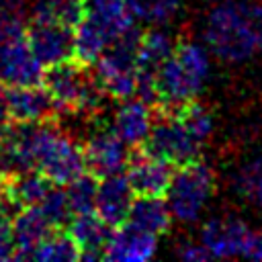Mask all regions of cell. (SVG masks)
Listing matches in <instances>:
<instances>
[{"mask_svg": "<svg viewBox=\"0 0 262 262\" xmlns=\"http://www.w3.org/2000/svg\"><path fill=\"white\" fill-rule=\"evenodd\" d=\"M205 43L223 61H248L262 51V2L221 0L205 20Z\"/></svg>", "mask_w": 262, "mask_h": 262, "instance_id": "obj_1", "label": "cell"}, {"mask_svg": "<svg viewBox=\"0 0 262 262\" xmlns=\"http://www.w3.org/2000/svg\"><path fill=\"white\" fill-rule=\"evenodd\" d=\"M211 72L209 49L182 41L154 76V102L164 111L186 104L199 96Z\"/></svg>", "mask_w": 262, "mask_h": 262, "instance_id": "obj_2", "label": "cell"}, {"mask_svg": "<svg viewBox=\"0 0 262 262\" xmlns=\"http://www.w3.org/2000/svg\"><path fill=\"white\" fill-rule=\"evenodd\" d=\"M43 86L59 113H92L106 96L94 74H88V68L74 57L49 66L43 74Z\"/></svg>", "mask_w": 262, "mask_h": 262, "instance_id": "obj_3", "label": "cell"}, {"mask_svg": "<svg viewBox=\"0 0 262 262\" xmlns=\"http://www.w3.org/2000/svg\"><path fill=\"white\" fill-rule=\"evenodd\" d=\"M35 162L37 170L57 186H68L86 172L84 147L59 131L53 119L35 125Z\"/></svg>", "mask_w": 262, "mask_h": 262, "instance_id": "obj_4", "label": "cell"}, {"mask_svg": "<svg viewBox=\"0 0 262 262\" xmlns=\"http://www.w3.org/2000/svg\"><path fill=\"white\" fill-rule=\"evenodd\" d=\"M141 33L133 27L119 39H115L104 53L94 61V78L106 96L115 100H127L137 94V47Z\"/></svg>", "mask_w": 262, "mask_h": 262, "instance_id": "obj_5", "label": "cell"}, {"mask_svg": "<svg viewBox=\"0 0 262 262\" xmlns=\"http://www.w3.org/2000/svg\"><path fill=\"white\" fill-rule=\"evenodd\" d=\"M213 192V174L207 164L192 160L180 164L166 190V203L178 221H194Z\"/></svg>", "mask_w": 262, "mask_h": 262, "instance_id": "obj_6", "label": "cell"}, {"mask_svg": "<svg viewBox=\"0 0 262 262\" xmlns=\"http://www.w3.org/2000/svg\"><path fill=\"white\" fill-rule=\"evenodd\" d=\"M203 143L205 141L196 133H192L174 111H164V115L154 121V127L147 139L143 141L141 149L180 166L199 160Z\"/></svg>", "mask_w": 262, "mask_h": 262, "instance_id": "obj_7", "label": "cell"}, {"mask_svg": "<svg viewBox=\"0 0 262 262\" xmlns=\"http://www.w3.org/2000/svg\"><path fill=\"white\" fill-rule=\"evenodd\" d=\"M45 66L31 51L27 37L18 35L0 45V86H37L43 84Z\"/></svg>", "mask_w": 262, "mask_h": 262, "instance_id": "obj_8", "label": "cell"}, {"mask_svg": "<svg viewBox=\"0 0 262 262\" xmlns=\"http://www.w3.org/2000/svg\"><path fill=\"white\" fill-rule=\"evenodd\" d=\"M25 37L45 68L74 57V29L57 20H29Z\"/></svg>", "mask_w": 262, "mask_h": 262, "instance_id": "obj_9", "label": "cell"}, {"mask_svg": "<svg viewBox=\"0 0 262 262\" xmlns=\"http://www.w3.org/2000/svg\"><path fill=\"white\" fill-rule=\"evenodd\" d=\"M127 147L129 145L123 143L113 133V129L92 133L84 143L86 170L92 172L96 178H106V176L125 172L131 156Z\"/></svg>", "mask_w": 262, "mask_h": 262, "instance_id": "obj_10", "label": "cell"}, {"mask_svg": "<svg viewBox=\"0 0 262 262\" xmlns=\"http://www.w3.org/2000/svg\"><path fill=\"white\" fill-rule=\"evenodd\" d=\"M127 180L135 194L139 196H164L172 180V164L164 158L139 149L129 156Z\"/></svg>", "mask_w": 262, "mask_h": 262, "instance_id": "obj_11", "label": "cell"}, {"mask_svg": "<svg viewBox=\"0 0 262 262\" xmlns=\"http://www.w3.org/2000/svg\"><path fill=\"white\" fill-rule=\"evenodd\" d=\"M6 106L14 123H41L59 115L51 94L43 86H10L4 88Z\"/></svg>", "mask_w": 262, "mask_h": 262, "instance_id": "obj_12", "label": "cell"}, {"mask_svg": "<svg viewBox=\"0 0 262 262\" xmlns=\"http://www.w3.org/2000/svg\"><path fill=\"white\" fill-rule=\"evenodd\" d=\"M158 235L149 233L129 221L113 227L106 248L104 260L115 262H145L156 254Z\"/></svg>", "mask_w": 262, "mask_h": 262, "instance_id": "obj_13", "label": "cell"}, {"mask_svg": "<svg viewBox=\"0 0 262 262\" xmlns=\"http://www.w3.org/2000/svg\"><path fill=\"white\" fill-rule=\"evenodd\" d=\"M250 233L252 229L237 219H211L201 229V244L211 258H242Z\"/></svg>", "mask_w": 262, "mask_h": 262, "instance_id": "obj_14", "label": "cell"}, {"mask_svg": "<svg viewBox=\"0 0 262 262\" xmlns=\"http://www.w3.org/2000/svg\"><path fill=\"white\" fill-rule=\"evenodd\" d=\"M55 231L49 219L43 215L39 205L23 207L12 219V237H14V258L27 260L35 256V250Z\"/></svg>", "mask_w": 262, "mask_h": 262, "instance_id": "obj_15", "label": "cell"}, {"mask_svg": "<svg viewBox=\"0 0 262 262\" xmlns=\"http://www.w3.org/2000/svg\"><path fill=\"white\" fill-rule=\"evenodd\" d=\"M154 121L156 119L149 102H145L143 98H127L121 100V106L115 111L111 129L123 143H127L129 147H137L147 139Z\"/></svg>", "mask_w": 262, "mask_h": 262, "instance_id": "obj_16", "label": "cell"}, {"mask_svg": "<svg viewBox=\"0 0 262 262\" xmlns=\"http://www.w3.org/2000/svg\"><path fill=\"white\" fill-rule=\"evenodd\" d=\"M135 199V192L127 180V174H113L106 178H100L98 192H96V213L111 225L117 227L127 221L131 203Z\"/></svg>", "mask_w": 262, "mask_h": 262, "instance_id": "obj_17", "label": "cell"}, {"mask_svg": "<svg viewBox=\"0 0 262 262\" xmlns=\"http://www.w3.org/2000/svg\"><path fill=\"white\" fill-rule=\"evenodd\" d=\"M66 229L80 246V260L104 258V248H106L113 227L96 211L74 215Z\"/></svg>", "mask_w": 262, "mask_h": 262, "instance_id": "obj_18", "label": "cell"}, {"mask_svg": "<svg viewBox=\"0 0 262 262\" xmlns=\"http://www.w3.org/2000/svg\"><path fill=\"white\" fill-rule=\"evenodd\" d=\"M86 16L94 20L113 41L135 27L127 0H86Z\"/></svg>", "mask_w": 262, "mask_h": 262, "instance_id": "obj_19", "label": "cell"}, {"mask_svg": "<svg viewBox=\"0 0 262 262\" xmlns=\"http://www.w3.org/2000/svg\"><path fill=\"white\" fill-rule=\"evenodd\" d=\"M127 221L145 229V231H149V233L162 235L170 227L172 211H170L168 203L162 196H139V194H135Z\"/></svg>", "mask_w": 262, "mask_h": 262, "instance_id": "obj_20", "label": "cell"}, {"mask_svg": "<svg viewBox=\"0 0 262 262\" xmlns=\"http://www.w3.org/2000/svg\"><path fill=\"white\" fill-rule=\"evenodd\" d=\"M113 43V39L88 16L74 29V59L86 68L94 66V61L104 53V49Z\"/></svg>", "mask_w": 262, "mask_h": 262, "instance_id": "obj_21", "label": "cell"}, {"mask_svg": "<svg viewBox=\"0 0 262 262\" xmlns=\"http://www.w3.org/2000/svg\"><path fill=\"white\" fill-rule=\"evenodd\" d=\"M86 16V0H35L29 20H57L76 29Z\"/></svg>", "mask_w": 262, "mask_h": 262, "instance_id": "obj_22", "label": "cell"}, {"mask_svg": "<svg viewBox=\"0 0 262 262\" xmlns=\"http://www.w3.org/2000/svg\"><path fill=\"white\" fill-rule=\"evenodd\" d=\"M35 260H47V262H76L80 260V246L70 235L68 229H55L37 250Z\"/></svg>", "mask_w": 262, "mask_h": 262, "instance_id": "obj_23", "label": "cell"}, {"mask_svg": "<svg viewBox=\"0 0 262 262\" xmlns=\"http://www.w3.org/2000/svg\"><path fill=\"white\" fill-rule=\"evenodd\" d=\"M96 192H98V178L92 172L86 170L76 180H72L66 188L72 215L94 211L96 209Z\"/></svg>", "mask_w": 262, "mask_h": 262, "instance_id": "obj_24", "label": "cell"}, {"mask_svg": "<svg viewBox=\"0 0 262 262\" xmlns=\"http://www.w3.org/2000/svg\"><path fill=\"white\" fill-rule=\"evenodd\" d=\"M180 2L182 0H127V6L135 20L147 25H164L176 14Z\"/></svg>", "mask_w": 262, "mask_h": 262, "instance_id": "obj_25", "label": "cell"}, {"mask_svg": "<svg viewBox=\"0 0 262 262\" xmlns=\"http://www.w3.org/2000/svg\"><path fill=\"white\" fill-rule=\"evenodd\" d=\"M39 209L43 211V215L49 219V223L55 229H66L68 223H70V219L74 217L72 215V209H70V203H68V194L57 184H53L47 190V194L39 203Z\"/></svg>", "mask_w": 262, "mask_h": 262, "instance_id": "obj_26", "label": "cell"}, {"mask_svg": "<svg viewBox=\"0 0 262 262\" xmlns=\"http://www.w3.org/2000/svg\"><path fill=\"white\" fill-rule=\"evenodd\" d=\"M235 186L244 199L262 207V156L254 158L239 170Z\"/></svg>", "mask_w": 262, "mask_h": 262, "instance_id": "obj_27", "label": "cell"}, {"mask_svg": "<svg viewBox=\"0 0 262 262\" xmlns=\"http://www.w3.org/2000/svg\"><path fill=\"white\" fill-rule=\"evenodd\" d=\"M18 35H25V12L0 8V45Z\"/></svg>", "mask_w": 262, "mask_h": 262, "instance_id": "obj_28", "label": "cell"}, {"mask_svg": "<svg viewBox=\"0 0 262 262\" xmlns=\"http://www.w3.org/2000/svg\"><path fill=\"white\" fill-rule=\"evenodd\" d=\"M14 258V237H12V221L0 215V260Z\"/></svg>", "mask_w": 262, "mask_h": 262, "instance_id": "obj_29", "label": "cell"}, {"mask_svg": "<svg viewBox=\"0 0 262 262\" xmlns=\"http://www.w3.org/2000/svg\"><path fill=\"white\" fill-rule=\"evenodd\" d=\"M178 256L184 262H203V260H211V254L207 252V248L199 242H182L178 246Z\"/></svg>", "mask_w": 262, "mask_h": 262, "instance_id": "obj_30", "label": "cell"}, {"mask_svg": "<svg viewBox=\"0 0 262 262\" xmlns=\"http://www.w3.org/2000/svg\"><path fill=\"white\" fill-rule=\"evenodd\" d=\"M242 258H248V260H262V231H254L250 233V239L246 244V250H244V256Z\"/></svg>", "mask_w": 262, "mask_h": 262, "instance_id": "obj_31", "label": "cell"}, {"mask_svg": "<svg viewBox=\"0 0 262 262\" xmlns=\"http://www.w3.org/2000/svg\"><path fill=\"white\" fill-rule=\"evenodd\" d=\"M10 125H12V119H10V113H8V106H6L4 88L0 86V139L6 135V131L10 129Z\"/></svg>", "mask_w": 262, "mask_h": 262, "instance_id": "obj_32", "label": "cell"}]
</instances>
